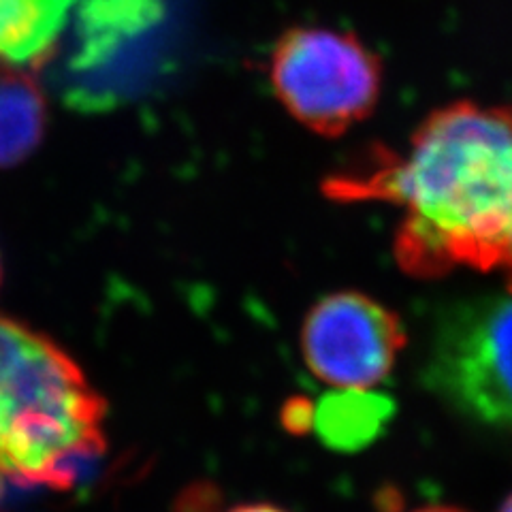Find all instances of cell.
I'll return each mask as SVG.
<instances>
[{"instance_id": "9c48e42d", "label": "cell", "mask_w": 512, "mask_h": 512, "mask_svg": "<svg viewBox=\"0 0 512 512\" xmlns=\"http://www.w3.org/2000/svg\"><path fill=\"white\" fill-rule=\"evenodd\" d=\"M229 512H286L274 504H244V506H237L231 508Z\"/></svg>"}, {"instance_id": "3957f363", "label": "cell", "mask_w": 512, "mask_h": 512, "mask_svg": "<svg viewBox=\"0 0 512 512\" xmlns=\"http://www.w3.org/2000/svg\"><path fill=\"white\" fill-rule=\"evenodd\" d=\"M423 376L448 408L483 427L512 431V291L444 310Z\"/></svg>"}, {"instance_id": "8992f818", "label": "cell", "mask_w": 512, "mask_h": 512, "mask_svg": "<svg viewBox=\"0 0 512 512\" xmlns=\"http://www.w3.org/2000/svg\"><path fill=\"white\" fill-rule=\"evenodd\" d=\"M45 96L30 71L0 62V169L20 165L45 135Z\"/></svg>"}, {"instance_id": "7c38bea8", "label": "cell", "mask_w": 512, "mask_h": 512, "mask_svg": "<svg viewBox=\"0 0 512 512\" xmlns=\"http://www.w3.org/2000/svg\"><path fill=\"white\" fill-rule=\"evenodd\" d=\"M500 512H512V493L504 500V504L500 506Z\"/></svg>"}, {"instance_id": "52a82bcc", "label": "cell", "mask_w": 512, "mask_h": 512, "mask_svg": "<svg viewBox=\"0 0 512 512\" xmlns=\"http://www.w3.org/2000/svg\"><path fill=\"white\" fill-rule=\"evenodd\" d=\"M73 7L75 0H0V62L50 60Z\"/></svg>"}, {"instance_id": "7a4b0ae2", "label": "cell", "mask_w": 512, "mask_h": 512, "mask_svg": "<svg viewBox=\"0 0 512 512\" xmlns=\"http://www.w3.org/2000/svg\"><path fill=\"white\" fill-rule=\"evenodd\" d=\"M105 402L50 338L0 316V478L69 489L105 448Z\"/></svg>"}, {"instance_id": "4fadbf2b", "label": "cell", "mask_w": 512, "mask_h": 512, "mask_svg": "<svg viewBox=\"0 0 512 512\" xmlns=\"http://www.w3.org/2000/svg\"><path fill=\"white\" fill-rule=\"evenodd\" d=\"M0 278H3V271H0Z\"/></svg>"}, {"instance_id": "8fae6325", "label": "cell", "mask_w": 512, "mask_h": 512, "mask_svg": "<svg viewBox=\"0 0 512 512\" xmlns=\"http://www.w3.org/2000/svg\"><path fill=\"white\" fill-rule=\"evenodd\" d=\"M414 512H468V510H461L455 506H425V508H419Z\"/></svg>"}, {"instance_id": "30bf717a", "label": "cell", "mask_w": 512, "mask_h": 512, "mask_svg": "<svg viewBox=\"0 0 512 512\" xmlns=\"http://www.w3.org/2000/svg\"><path fill=\"white\" fill-rule=\"evenodd\" d=\"M502 271L508 278V291H512V239H510V246H508V252H506V259L502 263Z\"/></svg>"}, {"instance_id": "277c9868", "label": "cell", "mask_w": 512, "mask_h": 512, "mask_svg": "<svg viewBox=\"0 0 512 512\" xmlns=\"http://www.w3.org/2000/svg\"><path fill=\"white\" fill-rule=\"evenodd\" d=\"M271 86L288 114L318 135H342L376 107L378 56L348 32L301 26L271 54Z\"/></svg>"}, {"instance_id": "ba28073f", "label": "cell", "mask_w": 512, "mask_h": 512, "mask_svg": "<svg viewBox=\"0 0 512 512\" xmlns=\"http://www.w3.org/2000/svg\"><path fill=\"white\" fill-rule=\"evenodd\" d=\"M393 414L389 397L367 389H342L325 395L312 412L320 440L338 451H359L372 444Z\"/></svg>"}, {"instance_id": "5b68a950", "label": "cell", "mask_w": 512, "mask_h": 512, "mask_svg": "<svg viewBox=\"0 0 512 512\" xmlns=\"http://www.w3.org/2000/svg\"><path fill=\"white\" fill-rule=\"evenodd\" d=\"M406 344L402 320L363 293H333L314 303L301 329L310 372L338 389H372L387 378Z\"/></svg>"}, {"instance_id": "6da1fadb", "label": "cell", "mask_w": 512, "mask_h": 512, "mask_svg": "<svg viewBox=\"0 0 512 512\" xmlns=\"http://www.w3.org/2000/svg\"><path fill=\"white\" fill-rule=\"evenodd\" d=\"M327 195L406 210L395 256L412 276L502 269L512 239V107L459 101L434 111L404 154H374Z\"/></svg>"}]
</instances>
